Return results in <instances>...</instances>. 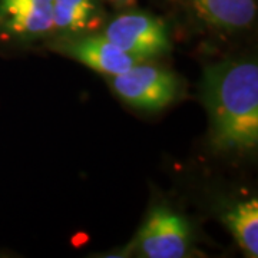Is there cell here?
I'll return each mask as SVG.
<instances>
[{"label":"cell","instance_id":"30bf717a","mask_svg":"<svg viewBox=\"0 0 258 258\" xmlns=\"http://www.w3.org/2000/svg\"><path fill=\"white\" fill-rule=\"evenodd\" d=\"M113 8H128L135 3V0H108Z\"/></svg>","mask_w":258,"mask_h":258},{"label":"cell","instance_id":"5b68a950","mask_svg":"<svg viewBox=\"0 0 258 258\" xmlns=\"http://www.w3.org/2000/svg\"><path fill=\"white\" fill-rule=\"evenodd\" d=\"M52 33V0H0V45H26Z\"/></svg>","mask_w":258,"mask_h":258},{"label":"cell","instance_id":"3957f363","mask_svg":"<svg viewBox=\"0 0 258 258\" xmlns=\"http://www.w3.org/2000/svg\"><path fill=\"white\" fill-rule=\"evenodd\" d=\"M191 227L184 217L165 207L149 212L135 241L139 255L147 258H181L191 244Z\"/></svg>","mask_w":258,"mask_h":258},{"label":"cell","instance_id":"9c48e42d","mask_svg":"<svg viewBox=\"0 0 258 258\" xmlns=\"http://www.w3.org/2000/svg\"><path fill=\"white\" fill-rule=\"evenodd\" d=\"M222 221L231 231L237 244L248 257H258V201L249 198L247 201L232 205L222 215Z\"/></svg>","mask_w":258,"mask_h":258},{"label":"cell","instance_id":"277c9868","mask_svg":"<svg viewBox=\"0 0 258 258\" xmlns=\"http://www.w3.org/2000/svg\"><path fill=\"white\" fill-rule=\"evenodd\" d=\"M102 35L125 52L142 59L162 55L171 47L162 20L147 13H122L112 19Z\"/></svg>","mask_w":258,"mask_h":258},{"label":"cell","instance_id":"7a4b0ae2","mask_svg":"<svg viewBox=\"0 0 258 258\" xmlns=\"http://www.w3.org/2000/svg\"><path fill=\"white\" fill-rule=\"evenodd\" d=\"M111 85L122 101L144 111L165 108L178 93V81L174 75L144 62L111 76Z\"/></svg>","mask_w":258,"mask_h":258},{"label":"cell","instance_id":"ba28073f","mask_svg":"<svg viewBox=\"0 0 258 258\" xmlns=\"http://www.w3.org/2000/svg\"><path fill=\"white\" fill-rule=\"evenodd\" d=\"M205 25L227 32L249 28L257 15L255 0H189Z\"/></svg>","mask_w":258,"mask_h":258},{"label":"cell","instance_id":"8992f818","mask_svg":"<svg viewBox=\"0 0 258 258\" xmlns=\"http://www.w3.org/2000/svg\"><path fill=\"white\" fill-rule=\"evenodd\" d=\"M56 49L62 53L81 62L96 72L115 76L119 75L134 64L145 62V59L134 56L123 49L112 43L103 35H88V36L62 39L56 43Z\"/></svg>","mask_w":258,"mask_h":258},{"label":"cell","instance_id":"52a82bcc","mask_svg":"<svg viewBox=\"0 0 258 258\" xmlns=\"http://www.w3.org/2000/svg\"><path fill=\"white\" fill-rule=\"evenodd\" d=\"M103 23L102 0H52V33L60 39L95 35Z\"/></svg>","mask_w":258,"mask_h":258},{"label":"cell","instance_id":"6da1fadb","mask_svg":"<svg viewBox=\"0 0 258 258\" xmlns=\"http://www.w3.org/2000/svg\"><path fill=\"white\" fill-rule=\"evenodd\" d=\"M201 92L214 149L254 151L258 145L257 62L224 60L207 66Z\"/></svg>","mask_w":258,"mask_h":258}]
</instances>
